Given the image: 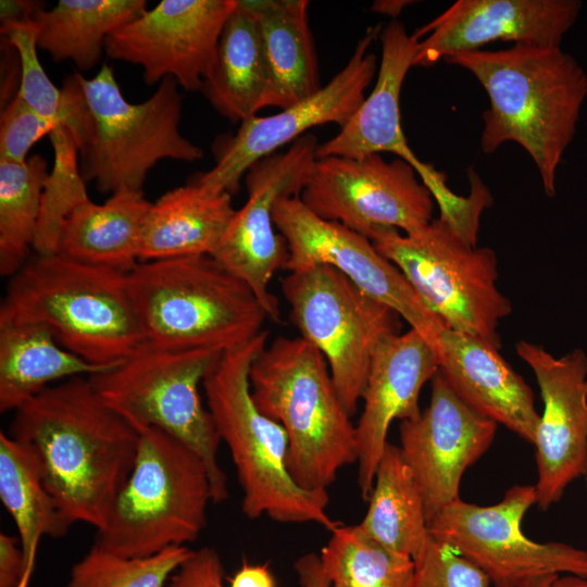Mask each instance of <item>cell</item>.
Returning a JSON list of instances; mask_svg holds the SVG:
<instances>
[{
	"label": "cell",
	"mask_w": 587,
	"mask_h": 587,
	"mask_svg": "<svg viewBox=\"0 0 587 587\" xmlns=\"http://www.w3.org/2000/svg\"><path fill=\"white\" fill-rule=\"evenodd\" d=\"M9 435L30 446L64 524L102 529L137 457L139 433L89 376L51 385L14 411Z\"/></svg>",
	"instance_id": "obj_1"
},
{
	"label": "cell",
	"mask_w": 587,
	"mask_h": 587,
	"mask_svg": "<svg viewBox=\"0 0 587 587\" xmlns=\"http://www.w3.org/2000/svg\"><path fill=\"white\" fill-rule=\"evenodd\" d=\"M471 72L486 90L480 146L492 153L513 141L532 158L548 197L572 142L587 97V74L561 47L513 45L461 52L446 59Z\"/></svg>",
	"instance_id": "obj_2"
},
{
	"label": "cell",
	"mask_w": 587,
	"mask_h": 587,
	"mask_svg": "<svg viewBox=\"0 0 587 587\" xmlns=\"http://www.w3.org/2000/svg\"><path fill=\"white\" fill-rule=\"evenodd\" d=\"M40 324L85 361L114 367L145 345L127 289V273L37 254L11 277L0 325Z\"/></svg>",
	"instance_id": "obj_3"
},
{
	"label": "cell",
	"mask_w": 587,
	"mask_h": 587,
	"mask_svg": "<svg viewBox=\"0 0 587 587\" xmlns=\"http://www.w3.org/2000/svg\"><path fill=\"white\" fill-rule=\"evenodd\" d=\"M127 289L154 349L225 352L254 339L268 319L252 289L210 254L139 262Z\"/></svg>",
	"instance_id": "obj_4"
},
{
	"label": "cell",
	"mask_w": 587,
	"mask_h": 587,
	"mask_svg": "<svg viewBox=\"0 0 587 587\" xmlns=\"http://www.w3.org/2000/svg\"><path fill=\"white\" fill-rule=\"evenodd\" d=\"M267 332L225 351L203 380L208 409L221 440L229 449L249 519L267 515L278 523H315L333 530L327 490H307L291 477L288 436L260 412L250 388L253 361L266 346Z\"/></svg>",
	"instance_id": "obj_5"
},
{
	"label": "cell",
	"mask_w": 587,
	"mask_h": 587,
	"mask_svg": "<svg viewBox=\"0 0 587 587\" xmlns=\"http://www.w3.org/2000/svg\"><path fill=\"white\" fill-rule=\"evenodd\" d=\"M252 399L285 429L288 471L301 488L327 490L358 461L355 425L344 408L324 355L302 337H278L250 370Z\"/></svg>",
	"instance_id": "obj_6"
},
{
	"label": "cell",
	"mask_w": 587,
	"mask_h": 587,
	"mask_svg": "<svg viewBox=\"0 0 587 587\" xmlns=\"http://www.w3.org/2000/svg\"><path fill=\"white\" fill-rule=\"evenodd\" d=\"M138 433L132 473L95 540L130 558L197 540L213 502L208 469L195 450L157 427Z\"/></svg>",
	"instance_id": "obj_7"
},
{
	"label": "cell",
	"mask_w": 587,
	"mask_h": 587,
	"mask_svg": "<svg viewBox=\"0 0 587 587\" xmlns=\"http://www.w3.org/2000/svg\"><path fill=\"white\" fill-rule=\"evenodd\" d=\"M80 84L88 111L80 171L85 182L93 180L99 191H143L147 175L159 161L202 158V149L179 130L183 97L175 79L164 78L140 103H130L123 96L108 64L92 78L80 74Z\"/></svg>",
	"instance_id": "obj_8"
},
{
	"label": "cell",
	"mask_w": 587,
	"mask_h": 587,
	"mask_svg": "<svg viewBox=\"0 0 587 587\" xmlns=\"http://www.w3.org/2000/svg\"><path fill=\"white\" fill-rule=\"evenodd\" d=\"M371 241L447 328L500 349L498 327L512 304L497 286L498 259L491 248L472 245L441 216L409 234L384 230Z\"/></svg>",
	"instance_id": "obj_9"
},
{
	"label": "cell",
	"mask_w": 587,
	"mask_h": 587,
	"mask_svg": "<svg viewBox=\"0 0 587 587\" xmlns=\"http://www.w3.org/2000/svg\"><path fill=\"white\" fill-rule=\"evenodd\" d=\"M224 352L208 349L161 350L143 345L90 382L137 432L157 427L179 439L203 460L212 501L228 497L227 477L218 463L220 435L199 387Z\"/></svg>",
	"instance_id": "obj_10"
},
{
	"label": "cell",
	"mask_w": 587,
	"mask_h": 587,
	"mask_svg": "<svg viewBox=\"0 0 587 587\" xmlns=\"http://www.w3.org/2000/svg\"><path fill=\"white\" fill-rule=\"evenodd\" d=\"M282 292L290 321L300 337L324 355L336 392L352 416L375 350L385 338L399 334L400 315L326 264L289 272Z\"/></svg>",
	"instance_id": "obj_11"
},
{
	"label": "cell",
	"mask_w": 587,
	"mask_h": 587,
	"mask_svg": "<svg viewBox=\"0 0 587 587\" xmlns=\"http://www.w3.org/2000/svg\"><path fill=\"white\" fill-rule=\"evenodd\" d=\"M537 502L535 485L510 487L491 505L461 498L429 524V535L479 567L494 587H521L547 575L587 578V551L564 542H537L522 529L526 512Z\"/></svg>",
	"instance_id": "obj_12"
},
{
	"label": "cell",
	"mask_w": 587,
	"mask_h": 587,
	"mask_svg": "<svg viewBox=\"0 0 587 587\" xmlns=\"http://www.w3.org/2000/svg\"><path fill=\"white\" fill-rule=\"evenodd\" d=\"M299 198L319 217L370 240L388 229L409 234L433 220L434 197L414 167L379 153L316 159Z\"/></svg>",
	"instance_id": "obj_13"
},
{
	"label": "cell",
	"mask_w": 587,
	"mask_h": 587,
	"mask_svg": "<svg viewBox=\"0 0 587 587\" xmlns=\"http://www.w3.org/2000/svg\"><path fill=\"white\" fill-rule=\"evenodd\" d=\"M272 216L288 246L285 270L292 272L317 264L336 267L367 296L396 311L437 352L447 327L370 239L319 217L299 197L278 199Z\"/></svg>",
	"instance_id": "obj_14"
},
{
	"label": "cell",
	"mask_w": 587,
	"mask_h": 587,
	"mask_svg": "<svg viewBox=\"0 0 587 587\" xmlns=\"http://www.w3.org/2000/svg\"><path fill=\"white\" fill-rule=\"evenodd\" d=\"M312 134L296 139L282 153L261 159L246 173L248 200L236 210L212 254L254 292L268 319L279 317V302L270 289L274 274L285 270L289 251L277 234L273 208L280 198L300 197L316 161Z\"/></svg>",
	"instance_id": "obj_15"
},
{
	"label": "cell",
	"mask_w": 587,
	"mask_h": 587,
	"mask_svg": "<svg viewBox=\"0 0 587 587\" xmlns=\"http://www.w3.org/2000/svg\"><path fill=\"white\" fill-rule=\"evenodd\" d=\"M380 33V25L369 28L344 68L311 97L274 115L242 121L236 134L220 146L215 165L190 182L233 195L251 165L308 129L326 123L344 127L364 101L375 74L376 55L367 49Z\"/></svg>",
	"instance_id": "obj_16"
},
{
	"label": "cell",
	"mask_w": 587,
	"mask_h": 587,
	"mask_svg": "<svg viewBox=\"0 0 587 587\" xmlns=\"http://www.w3.org/2000/svg\"><path fill=\"white\" fill-rule=\"evenodd\" d=\"M236 0H163L105 41L112 60L138 65L148 85L166 77L187 91L201 89Z\"/></svg>",
	"instance_id": "obj_17"
},
{
	"label": "cell",
	"mask_w": 587,
	"mask_h": 587,
	"mask_svg": "<svg viewBox=\"0 0 587 587\" xmlns=\"http://www.w3.org/2000/svg\"><path fill=\"white\" fill-rule=\"evenodd\" d=\"M515 350L532 369L544 403L534 446L536 504L546 511L572 482L587 475V354L574 349L554 358L524 340Z\"/></svg>",
	"instance_id": "obj_18"
},
{
	"label": "cell",
	"mask_w": 587,
	"mask_h": 587,
	"mask_svg": "<svg viewBox=\"0 0 587 587\" xmlns=\"http://www.w3.org/2000/svg\"><path fill=\"white\" fill-rule=\"evenodd\" d=\"M497 427L462 402L439 372L432 379L428 407L401 421L399 448L421 491L428 524L460 499L464 472L487 452Z\"/></svg>",
	"instance_id": "obj_19"
},
{
	"label": "cell",
	"mask_w": 587,
	"mask_h": 587,
	"mask_svg": "<svg viewBox=\"0 0 587 587\" xmlns=\"http://www.w3.org/2000/svg\"><path fill=\"white\" fill-rule=\"evenodd\" d=\"M582 7L579 0H458L413 33L420 40L413 66H432L497 40L560 47Z\"/></svg>",
	"instance_id": "obj_20"
},
{
	"label": "cell",
	"mask_w": 587,
	"mask_h": 587,
	"mask_svg": "<svg viewBox=\"0 0 587 587\" xmlns=\"http://www.w3.org/2000/svg\"><path fill=\"white\" fill-rule=\"evenodd\" d=\"M438 369L434 349L414 329L388 336L375 350L362 396L363 411L355 424L358 486L363 499L373 489L390 425L421 413L420 392Z\"/></svg>",
	"instance_id": "obj_21"
},
{
	"label": "cell",
	"mask_w": 587,
	"mask_h": 587,
	"mask_svg": "<svg viewBox=\"0 0 587 587\" xmlns=\"http://www.w3.org/2000/svg\"><path fill=\"white\" fill-rule=\"evenodd\" d=\"M379 38L382 58L373 90L340 132L319 145L316 159H359L391 152L411 164L432 195H436L447 187L445 175L417 159L401 125V88L409 68L413 66L420 40L414 34L409 35L397 20L382 29Z\"/></svg>",
	"instance_id": "obj_22"
},
{
	"label": "cell",
	"mask_w": 587,
	"mask_h": 587,
	"mask_svg": "<svg viewBox=\"0 0 587 587\" xmlns=\"http://www.w3.org/2000/svg\"><path fill=\"white\" fill-rule=\"evenodd\" d=\"M436 355L439 374L462 402L534 445L540 417L534 392L499 353V348L476 336L446 328Z\"/></svg>",
	"instance_id": "obj_23"
},
{
	"label": "cell",
	"mask_w": 587,
	"mask_h": 587,
	"mask_svg": "<svg viewBox=\"0 0 587 587\" xmlns=\"http://www.w3.org/2000/svg\"><path fill=\"white\" fill-rule=\"evenodd\" d=\"M232 196L193 182L162 195L147 214L139 262L212 255L236 212Z\"/></svg>",
	"instance_id": "obj_24"
},
{
	"label": "cell",
	"mask_w": 587,
	"mask_h": 587,
	"mask_svg": "<svg viewBox=\"0 0 587 587\" xmlns=\"http://www.w3.org/2000/svg\"><path fill=\"white\" fill-rule=\"evenodd\" d=\"M262 39L267 84L262 109H286L322 88L305 0L243 1Z\"/></svg>",
	"instance_id": "obj_25"
},
{
	"label": "cell",
	"mask_w": 587,
	"mask_h": 587,
	"mask_svg": "<svg viewBox=\"0 0 587 587\" xmlns=\"http://www.w3.org/2000/svg\"><path fill=\"white\" fill-rule=\"evenodd\" d=\"M152 202L143 191L122 189L101 204L90 199L64 221L58 252L73 260L130 272L139 263L141 232Z\"/></svg>",
	"instance_id": "obj_26"
},
{
	"label": "cell",
	"mask_w": 587,
	"mask_h": 587,
	"mask_svg": "<svg viewBox=\"0 0 587 587\" xmlns=\"http://www.w3.org/2000/svg\"><path fill=\"white\" fill-rule=\"evenodd\" d=\"M267 70L258 20L237 1L221 33L201 91L222 116L242 122L262 109Z\"/></svg>",
	"instance_id": "obj_27"
},
{
	"label": "cell",
	"mask_w": 587,
	"mask_h": 587,
	"mask_svg": "<svg viewBox=\"0 0 587 587\" xmlns=\"http://www.w3.org/2000/svg\"><path fill=\"white\" fill-rule=\"evenodd\" d=\"M108 370L64 349L43 325H0L1 413L14 412L54 382Z\"/></svg>",
	"instance_id": "obj_28"
},
{
	"label": "cell",
	"mask_w": 587,
	"mask_h": 587,
	"mask_svg": "<svg viewBox=\"0 0 587 587\" xmlns=\"http://www.w3.org/2000/svg\"><path fill=\"white\" fill-rule=\"evenodd\" d=\"M0 498L13 519L24 558L18 587H29L38 548L45 536L60 538L68 532L46 487L35 450L0 433Z\"/></svg>",
	"instance_id": "obj_29"
},
{
	"label": "cell",
	"mask_w": 587,
	"mask_h": 587,
	"mask_svg": "<svg viewBox=\"0 0 587 587\" xmlns=\"http://www.w3.org/2000/svg\"><path fill=\"white\" fill-rule=\"evenodd\" d=\"M369 507L358 525L374 541L413 562L430 535L424 501L399 447L388 442L377 465Z\"/></svg>",
	"instance_id": "obj_30"
},
{
	"label": "cell",
	"mask_w": 587,
	"mask_h": 587,
	"mask_svg": "<svg viewBox=\"0 0 587 587\" xmlns=\"http://www.w3.org/2000/svg\"><path fill=\"white\" fill-rule=\"evenodd\" d=\"M147 10L145 0H60L34 14L40 28L38 49L55 62L70 60L88 71L105 52L107 38Z\"/></svg>",
	"instance_id": "obj_31"
},
{
	"label": "cell",
	"mask_w": 587,
	"mask_h": 587,
	"mask_svg": "<svg viewBox=\"0 0 587 587\" xmlns=\"http://www.w3.org/2000/svg\"><path fill=\"white\" fill-rule=\"evenodd\" d=\"M39 24L30 18L1 23V35L15 49L21 67L18 96L40 116L70 130L79 151L88 134V111L80 74L73 73L58 88L38 58Z\"/></svg>",
	"instance_id": "obj_32"
},
{
	"label": "cell",
	"mask_w": 587,
	"mask_h": 587,
	"mask_svg": "<svg viewBox=\"0 0 587 587\" xmlns=\"http://www.w3.org/2000/svg\"><path fill=\"white\" fill-rule=\"evenodd\" d=\"M46 159L30 155L26 162L0 160V274L12 277L33 248L39 221Z\"/></svg>",
	"instance_id": "obj_33"
},
{
	"label": "cell",
	"mask_w": 587,
	"mask_h": 587,
	"mask_svg": "<svg viewBox=\"0 0 587 587\" xmlns=\"http://www.w3.org/2000/svg\"><path fill=\"white\" fill-rule=\"evenodd\" d=\"M321 550L329 587H411L414 562L371 539L357 525L330 530Z\"/></svg>",
	"instance_id": "obj_34"
},
{
	"label": "cell",
	"mask_w": 587,
	"mask_h": 587,
	"mask_svg": "<svg viewBox=\"0 0 587 587\" xmlns=\"http://www.w3.org/2000/svg\"><path fill=\"white\" fill-rule=\"evenodd\" d=\"M53 165L45 183L33 249L37 254L58 252L61 228L68 214L90 199L78 162L79 149L68 129L57 126L49 135Z\"/></svg>",
	"instance_id": "obj_35"
},
{
	"label": "cell",
	"mask_w": 587,
	"mask_h": 587,
	"mask_svg": "<svg viewBox=\"0 0 587 587\" xmlns=\"http://www.w3.org/2000/svg\"><path fill=\"white\" fill-rule=\"evenodd\" d=\"M191 552L187 546H175L153 555L130 558L93 544L72 566L66 587H165Z\"/></svg>",
	"instance_id": "obj_36"
},
{
	"label": "cell",
	"mask_w": 587,
	"mask_h": 587,
	"mask_svg": "<svg viewBox=\"0 0 587 587\" xmlns=\"http://www.w3.org/2000/svg\"><path fill=\"white\" fill-rule=\"evenodd\" d=\"M487 575L447 544L429 537L414 561L411 587H490Z\"/></svg>",
	"instance_id": "obj_37"
},
{
	"label": "cell",
	"mask_w": 587,
	"mask_h": 587,
	"mask_svg": "<svg viewBox=\"0 0 587 587\" xmlns=\"http://www.w3.org/2000/svg\"><path fill=\"white\" fill-rule=\"evenodd\" d=\"M60 125L40 116L16 92L1 111L0 160L24 163L33 146Z\"/></svg>",
	"instance_id": "obj_38"
},
{
	"label": "cell",
	"mask_w": 587,
	"mask_h": 587,
	"mask_svg": "<svg viewBox=\"0 0 587 587\" xmlns=\"http://www.w3.org/2000/svg\"><path fill=\"white\" fill-rule=\"evenodd\" d=\"M167 587H225L224 569L218 553L210 547L192 550L173 574Z\"/></svg>",
	"instance_id": "obj_39"
},
{
	"label": "cell",
	"mask_w": 587,
	"mask_h": 587,
	"mask_svg": "<svg viewBox=\"0 0 587 587\" xmlns=\"http://www.w3.org/2000/svg\"><path fill=\"white\" fill-rule=\"evenodd\" d=\"M24 570L20 540L5 533L0 534V587H18Z\"/></svg>",
	"instance_id": "obj_40"
},
{
	"label": "cell",
	"mask_w": 587,
	"mask_h": 587,
	"mask_svg": "<svg viewBox=\"0 0 587 587\" xmlns=\"http://www.w3.org/2000/svg\"><path fill=\"white\" fill-rule=\"evenodd\" d=\"M229 587H276V583L266 563L245 562L229 579Z\"/></svg>",
	"instance_id": "obj_41"
},
{
	"label": "cell",
	"mask_w": 587,
	"mask_h": 587,
	"mask_svg": "<svg viewBox=\"0 0 587 587\" xmlns=\"http://www.w3.org/2000/svg\"><path fill=\"white\" fill-rule=\"evenodd\" d=\"M295 570L302 587H329L320 555L308 553L295 563Z\"/></svg>",
	"instance_id": "obj_42"
},
{
	"label": "cell",
	"mask_w": 587,
	"mask_h": 587,
	"mask_svg": "<svg viewBox=\"0 0 587 587\" xmlns=\"http://www.w3.org/2000/svg\"><path fill=\"white\" fill-rule=\"evenodd\" d=\"M521 587H587V578L573 574H554L533 579Z\"/></svg>",
	"instance_id": "obj_43"
},
{
	"label": "cell",
	"mask_w": 587,
	"mask_h": 587,
	"mask_svg": "<svg viewBox=\"0 0 587 587\" xmlns=\"http://www.w3.org/2000/svg\"><path fill=\"white\" fill-rule=\"evenodd\" d=\"M410 3L409 1H379L373 7L374 10L383 14L397 16L402 9Z\"/></svg>",
	"instance_id": "obj_44"
}]
</instances>
